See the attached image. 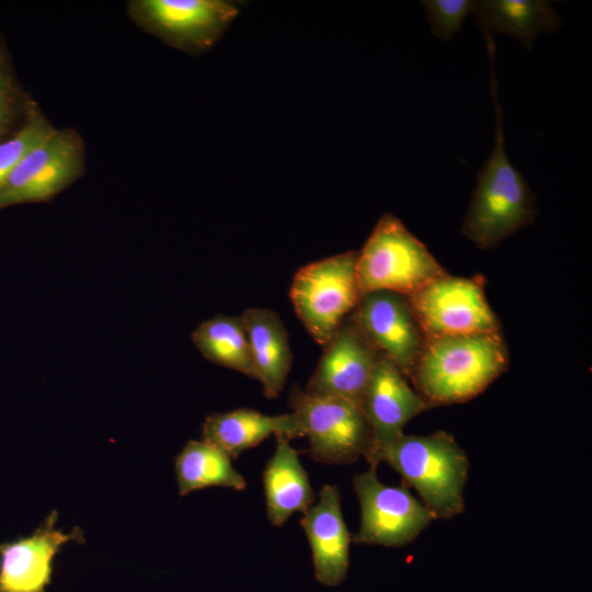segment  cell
<instances>
[{
	"label": "cell",
	"mask_w": 592,
	"mask_h": 592,
	"mask_svg": "<svg viewBox=\"0 0 592 592\" xmlns=\"http://www.w3.org/2000/svg\"><path fill=\"white\" fill-rule=\"evenodd\" d=\"M509 365L500 331L425 338L410 375L432 407L468 401L480 395Z\"/></svg>",
	"instance_id": "cell-1"
},
{
	"label": "cell",
	"mask_w": 592,
	"mask_h": 592,
	"mask_svg": "<svg viewBox=\"0 0 592 592\" xmlns=\"http://www.w3.org/2000/svg\"><path fill=\"white\" fill-rule=\"evenodd\" d=\"M473 15L485 34L511 36L528 49L538 35L557 32L562 24L546 0H477Z\"/></svg>",
	"instance_id": "cell-19"
},
{
	"label": "cell",
	"mask_w": 592,
	"mask_h": 592,
	"mask_svg": "<svg viewBox=\"0 0 592 592\" xmlns=\"http://www.w3.org/2000/svg\"><path fill=\"white\" fill-rule=\"evenodd\" d=\"M356 259V251L339 253L304 265L293 277L289 298L295 314L321 346L361 298Z\"/></svg>",
	"instance_id": "cell-5"
},
{
	"label": "cell",
	"mask_w": 592,
	"mask_h": 592,
	"mask_svg": "<svg viewBox=\"0 0 592 592\" xmlns=\"http://www.w3.org/2000/svg\"><path fill=\"white\" fill-rule=\"evenodd\" d=\"M300 526L311 549L316 580L329 588L340 585L350 568L352 535L343 517L337 486L321 488L318 502L303 513Z\"/></svg>",
	"instance_id": "cell-15"
},
{
	"label": "cell",
	"mask_w": 592,
	"mask_h": 592,
	"mask_svg": "<svg viewBox=\"0 0 592 592\" xmlns=\"http://www.w3.org/2000/svg\"><path fill=\"white\" fill-rule=\"evenodd\" d=\"M353 488L361 506L358 531L352 543L402 547L412 543L434 520L433 514L401 485H384L376 468L357 474Z\"/></svg>",
	"instance_id": "cell-10"
},
{
	"label": "cell",
	"mask_w": 592,
	"mask_h": 592,
	"mask_svg": "<svg viewBox=\"0 0 592 592\" xmlns=\"http://www.w3.org/2000/svg\"><path fill=\"white\" fill-rule=\"evenodd\" d=\"M421 4L433 35L449 41L458 33L466 18L474 14L477 0H422Z\"/></svg>",
	"instance_id": "cell-24"
},
{
	"label": "cell",
	"mask_w": 592,
	"mask_h": 592,
	"mask_svg": "<svg viewBox=\"0 0 592 592\" xmlns=\"http://www.w3.org/2000/svg\"><path fill=\"white\" fill-rule=\"evenodd\" d=\"M496 114L494 144L480 169L462 231L480 249H490L531 225L536 216L535 197L523 174L510 161L504 143L502 110L492 69Z\"/></svg>",
	"instance_id": "cell-2"
},
{
	"label": "cell",
	"mask_w": 592,
	"mask_h": 592,
	"mask_svg": "<svg viewBox=\"0 0 592 592\" xmlns=\"http://www.w3.org/2000/svg\"><path fill=\"white\" fill-rule=\"evenodd\" d=\"M349 318L380 356L410 378L425 338L405 296L365 294Z\"/></svg>",
	"instance_id": "cell-11"
},
{
	"label": "cell",
	"mask_w": 592,
	"mask_h": 592,
	"mask_svg": "<svg viewBox=\"0 0 592 592\" xmlns=\"http://www.w3.org/2000/svg\"><path fill=\"white\" fill-rule=\"evenodd\" d=\"M231 460L226 452L210 442L203 439L189 441L174 460L179 494L184 497L208 487L244 490L247 481Z\"/></svg>",
	"instance_id": "cell-20"
},
{
	"label": "cell",
	"mask_w": 592,
	"mask_h": 592,
	"mask_svg": "<svg viewBox=\"0 0 592 592\" xmlns=\"http://www.w3.org/2000/svg\"><path fill=\"white\" fill-rule=\"evenodd\" d=\"M288 406L308 439L312 459L346 465L366 457L372 434L360 403L333 397H316L294 386Z\"/></svg>",
	"instance_id": "cell-7"
},
{
	"label": "cell",
	"mask_w": 592,
	"mask_h": 592,
	"mask_svg": "<svg viewBox=\"0 0 592 592\" xmlns=\"http://www.w3.org/2000/svg\"><path fill=\"white\" fill-rule=\"evenodd\" d=\"M275 439L276 447L264 467L262 482L267 520L280 527L294 513L306 512L316 496L298 452L285 435L277 434Z\"/></svg>",
	"instance_id": "cell-16"
},
{
	"label": "cell",
	"mask_w": 592,
	"mask_h": 592,
	"mask_svg": "<svg viewBox=\"0 0 592 592\" xmlns=\"http://www.w3.org/2000/svg\"><path fill=\"white\" fill-rule=\"evenodd\" d=\"M446 272L395 215H383L356 259L361 296L391 292L405 297L413 294Z\"/></svg>",
	"instance_id": "cell-4"
},
{
	"label": "cell",
	"mask_w": 592,
	"mask_h": 592,
	"mask_svg": "<svg viewBox=\"0 0 592 592\" xmlns=\"http://www.w3.org/2000/svg\"><path fill=\"white\" fill-rule=\"evenodd\" d=\"M322 349L304 391L316 397L348 399L362 406L380 355L349 317Z\"/></svg>",
	"instance_id": "cell-13"
},
{
	"label": "cell",
	"mask_w": 592,
	"mask_h": 592,
	"mask_svg": "<svg viewBox=\"0 0 592 592\" xmlns=\"http://www.w3.org/2000/svg\"><path fill=\"white\" fill-rule=\"evenodd\" d=\"M33 102L18 78L7 41L0 33V143L23 126Z\"/></svg>",
	"instance_id": "cell-22"
},
{
	"label": "cell",
	"mask_w": 592,
	"mask_h": 592,
	"mask_svg": "<svg viewBox=\"0 0 592 592\" xmlns=\"http://www.w3.org/2000/svg\"><path fill=\"white\" fill-rule=\"evenodd\" d=\"M362 408L372 434L371 449L365 459L371 468L377 469L384 449L403 433L405 425L412 418L431 406L391 362L379 356L365 390Z\"/></svg>",
	"instance_id": "cell-12"
},
{
	"label": "cell",
	"mask_w": 592,
	"mask_h": 592,
	"mask_svg": "<svg viewBox=\"0 0 592 592\" xmlns=\"http://www.w3.org/2000/svg\"><path fill=\"white\" fill-rule=\"evenodd\" d=\"M380 462L418 492L435 520H449L464 512L469 459L449 433H402L384 449Z\"/></svg>",
	"instance_id": "cell-3"
},
{
	"label": "cell",
	"mask_w": 592,
	"mask_h": 592,
	"mask_svg": "<svg viewBox=\"0 0 592 592\" xmlns=\"http://www.w3.org/2000/svg\"><path fill=\"white\" fill-rule=\"evenodd\" d=\"M57 521L58 512L53 510L31 535L0 544V592H45L61 547L84 542L79 527L66 533L56 527Z\"/></svg>",
	"instance_id": "cell-14"
},
{
	"label": "cell",
	"mask_w": 592,
	"mask_h": 592,
	"mask_svg": "<svg viewBox=\"0 0 592 592\" xmlns=\"http://www.w3.org/2000/svg\"><path fill=\"white\" fill-rule=\"evenodd\" d=\"M240 316L249 341L254 379L261 383L264 396L274 399L283 391L292 366L286 329L270 309L253 307Z\"/></svg>",
	"instance_id": "cell-18"
},
{
	"label": "cell",
	"mask_w": 592,
	"mask_h": 592,
	"mask_svg": "<svg viewBox=\"0 0 592 592\" xmlns=\"http://www.w3.org/2000/svg\"><path fill=\"white\" fill-rule=\"evenodd\" d=\"M54 129V125L34 100L23 126L0 143V187L20 160Z\"/></svg>",
	"instance_id": "cell-23"
},
{
	"label": "cell",
	"mask_w": 592,
	"mask_h": 592,
	"mask_svg": "<svg viewBox=\"0 0 592 592\" xmlns=\"http://www.w3.org/2000/svg\"><path fill=\"white\" fill-rule=\"evenodd\" d=\"M272 434H283L288 440L304 437L293 412L267 415L254 409L241 408L224 413L214 412L202 424V439L221 448L232 459Z\"/></svg>",
	"instance_id": "cell-17"
},
{
	"label": "cell",
	"mask_w": 592,
	"mask_h": 592,
	"mask_svg": "<svg viewBox=\"0 0 592 592\" xmlns=\"http://www.w3.org/2000/svg\"><path fill=\"white\" fill-rule=\"evenodd\" d=\"M86 143L73 127L56 128L33 147L0 187V209L47 203L81 179Z\"/></svg>",
	"instance_id": "cell-6"
},
{
	"label": "cell",
	"mask_w": 592,
	"mask_h": 592,
	"mask_svg": "<svg viewBox=\"0 0 592 592\" xmlns=\"http://www.w3.org/2000/svg\"><path fill=\"white\" fill-rule=\"evenodd\" d=\"M424 338L500 331L478 278L447 273L406 297Z\"/></svg>",
	"instance_id": "cell-9"
},
{
	"label": "cell",
	"mask_w": 592,
	"mask_h": 592,
	"mask_svg": "<svg viewBox=\"0 0 592 592\" xmlns=\"http://www.w3.org/2000/svg\"><path fill=\"white\" fill-rule=\"evenodd\" d=\"M126 13L144 32L196 55L221 38L239 9L225 0H129Z\"/></svg>",
	"instance_id": "cell-8"
},
{
	"label": "cell",
	"mask_w": 592,
	"mask_h": 592,
	"mask_svg": "<svg viewBox=\"0 0 592 592\" xmlns=\"http://www.w3.org/2000/svg\"><path fill=\"white\" fill-rule=\"evenodd\" d=\"M192 341L207 361L254 378L241 316L216 315L205 320L193 331Z\"/></svg>",
	"instance_id": "cell-21"
}]
</instances>
